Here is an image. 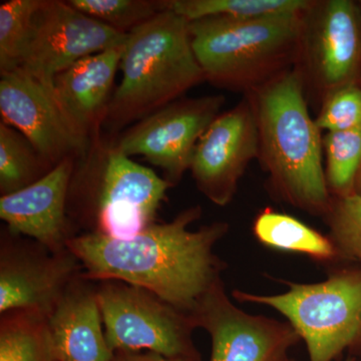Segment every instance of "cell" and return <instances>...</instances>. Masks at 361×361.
<instances>
[{"instance_id": "603a6c76", "label": "cell", "mask_w": 361, "mask_h": 361, "mask_svg": "<svg viewBox=\"0 0 361 361\" xmlns=\"http://www.w3.org/2000/svg\"><path fill=\"white\" fill-rule=\"evenodd\" d=\"M68 4L125 35L167 9L166 0H70Z\"/></svg>"}, {"instance_id": "2e32d148", "label": "cell", "mask_w": 361, "mask_h": 361, "mask_svg": "<svg viewBox=\"0 0 361 361\" xmlns=\"http://www.w3.org/2000/svg\"><path fill=\"white\" fill-rule=\"evenodd\" d=\"M123 47L80 59L59 73L52 82L54 103L73 134L87 148L103 133Z\"/></svg>"}, {"instance_id": "6da1fadb", "label": "cell", "mask_w": 361, "mask_h": 361, "mask_svg": "<svg viewBox=\"0 0 361 361\" xmlns=\"http://www.w3.org/2000/svg\"><path fill=\"white\" fill-rule=\"evenodd\" d=\"M201 215L200 206L190 207L130 239L77 235L68 249L87 279L120 280L142 287L192 315L222 282L224 263L214 248L229 230L227 223L214 222L191 231L190 226Z\"/></svg>"}, {"instance_id": "d6986e66", "label": "cell", "mask_w": 361, "mask_h": 361, "mask_svg": "<svg viewBox=\"0 0 361 361\" xmlns=\"http://www.w3.org/2000/svg\"><path fill=\"white\" fill-rule=\"evenodd\" d=\"M0 361H59L47 317L30 310L1 313Z\"/></svg>"}, {"instance_id": "8992f818", "label": "cell", "mask_w": 361, "mask_h": 361, "mask_svg": "<svg viewBox=\"0 0 361 361\" xmlns=\"http://www.w3.org/2000/svg\"><path fill=\"white\" fill-rule=\"evenodd\" d=\"M233 296L285 316L305 342L310 361H334L361 344V270L336 271L319 283H289L278 295L235 290Z\"/></svg>"}, {"instance_id": "30bf717a", "label": "cell", "mask_w": 361, "mask_h": 361, "mask_svg": "<svg viewBox=\"0 0 361 361\" xmlns=\"http://www.w3.org/2000/svg\"><path fill=\"white\" fill-rule=\"evenodd\" d=\"M224 104L222 94L180 97L115 135L116 148L130 158L144 157L174 187L191 168L198 142Z\"/></svg>"}, {"instance_id": "f1b7e54d", "label": "cell", "mask_w": 361, "mask_h": 361, "mask_svg": "<svg viewBox=\"0 0 361 361\" xmlns=\"http://www.w3.org/2000/svg\"><path fill=\"white\" fill-rule=\"evenodd\" d=\"M286 361H294V360H290V358H288V360H287ZM345 361H355V360H353V358H348V360H346Z\"/></svg>"}, {"instance_id": "7402d4cb", "label": "cell", "mask_w": 361, "mask_h": 361, "mask_svg": "<svg viewBox=\"0 0 361 361\" xmlns=\"http://www.w3.org/2000/svg\"><path fill=\"white\" fill-rule=\"evenodd\" d=\"M322 142L330 195L342 198L355 193L356 180L361 170V130L327 133Z\"/></svg>"}, {"instance_id": "44dd1931", "label": "cell", "mask_w": 361, "mask_h": 361, "mask_svg": "<svg viewBox=\"0 0 361 361\" xmlns=\"http://www.w3.org/2000/svg\"><path fill=\"white\" fill-rule=\"evenodd\" d=\"M312 0H166L167 8L188 21L225 16L262 18L306 11Z\"/></svg>"}, {"instance_id": "d4e9b609", "label": "cell", "mask_w": 361, "mask_h": 361, "mask_svg": "<svg viewBox=\"0 0 361 361\" xmlns=\"http://www.w3.org/2000/svg\"><path fill=\"white\" fill-rule=\"evenodd\" d=\"M324 220L341 257L361 262V195L353 193L342 198L332 197Z\"/></svg>"}, {"instance_id": "ffe728a7", "label": "cell", "mask_w": 361, "mask_h": 361, "mask_svg": "<svg viewBox=\"0 0 361 361\" xmlns=\"http://www.w3.org/2000/svg\"><path fill=\"white\" fill-rule=\"evenodd\" d=\"M30 142L18 130L0 123V194L16 193L52 170Z\"/></svg>"}, {"instance_id": "7c38bea8", "label": "cell", "mask_w": 361, "mask_h": 361, "mask_svg": "<svg viewBox=\"0 0 361 361\" xmlns=\"http://www.w3.org/2000/svg\"><path fill=\"white\" fill-rule=\"evenodd\" d=\"M257 157V120L251 99L243 94L202 135L190 171L199 191L215 205L224 207L234 198L240 180Z\"/></svg>"}, {"instance_id": "7a4b0ae2", "label": "cell", "mask_w": 361, "mask_h": 361, "mask_svg": "<svg viewBox=\"0 0 361 361\" xmlns=\"http://www.w3.org/2000/svg\"><path fill=\"white\" fill-rule=\"evenodd\" d=\"M258 128V157L279 200L324 217L331 205L322 165V130L311 118L295 68L248 92Z\"/></svg>"}, {"instance_id": "5b68a950", "label": "cell", "mask_w": 361, "mask_h": 361, "mask_svg": "<svg viewBox=\"0 0 361 361\" xmlns=\"http://www.w3.org/2000/svg\"><path fill=\"white\" fill-rule=\"evenodd\" d=\"M304 11L190 21L192 47L206 82L246 94L295 68Z\"/></svg>"}, {"instance_id": "8fae6325", "label": "cell", "mask_w": 361, "mask_h": 361, "mask_svg": "<svg viewBox=\"0 0 361 361\" xmlns=\"http://www.w3.org/2000/svg\"><path fill=\"white\" fill-rule=\"evenodd\" d=\"M82 274V264L68 249L51 252L6 226L0 231V314L30 310L49 317Z\"/></svg>"}, {"instance_id": "3957f363", "label": "cell", "mask_w": 361, "mask_h": 361, "mask_svg": "<svg viewBox=\"0 0 361 361\" xmlns=\"http://www.w3.org/2000/svg\"><path fill=\"white\" fill-rule=\"evenodd\" d=\"M170 184L126 156L115 135L102 134L77 159L68 215L78 235L130 239L157 223Z\"/></svg>"}, {"instance_id": "9a60e30c", "label": "cell", "mask_w": 361, "mask_h": 361, "mask_svg": "<svg viewBox=\"0 0 361 361\" xmlns=\"http://www.w3.org/2000/svg\"><path fill=\"white\" fill-rule=\"evenodd\" d=\"M77 159L68 157L30 186L0 197V218L7 229L51 252L68 249V241L78 235L66 209Z\"/></svg>"}, {"instance_id": "5bb4252c", "label": "cell", "mask_w": 361, "mask_h": 361, "mask_svg": "<svg viewBox=\"0 0 361 361\" xmlns=\"http://www.w3.org/2000/svg\"><path fill=\"white\" fill-rule=\"evenodd\" d=\"M2 123L25 135L52 168L87 148L71 132L49 90L21 68L0 73Z\"/></svg>"}, {"instance_id": "484cf974", "label": "cell", "mask_w": 361, "mask_h": 361, "mask_svg": "<svg viewBox=\"0 0 361 361\" xmlns=\"http://www.w3.org/2000/svg\"><path fill=\"white\" fill-rule=\"evenodd\" d=\"M314 120L327 133L361 130V87L349 85L332 92L323 101Z\"/></svg>"}, {"instance_id": "ba28073f", "label": "cell", "mask_w": 361, "mask_h": 361, "mask_svg": "<svg viewBox=\"0 0 361 361\" xmlns=\"http://www.w3.org/2000/svg\"><path fill=\"white\" fill-rule=\"evenodd\" d=\"M361 65V16L350 0H312L303 13L295 68L307 101L322 106L332 92L356 84Z\"/></svg>"}, {"instance_id": "4316f807", "label": "cell", "mask_w": 361, "mask_h": 361, "mask_svg": "<svg viewBox=\"0 0 361 361\" xmlns=\"http://www.w3.org/2000/svg\"><path fill=\"white\" fill-rule=\"evenodd\" d=\"M113 361H202L199 357H167L149 351L142 353H116Z\"/></svg>"}, {"instance_id": "4fadbf2b", "label": "cell", "mask_w": 361, "mask_h": 361, "mask_svg": "<svg viewBox=\"0 0 361 361\" xmlns=\"http://www.w3.org/2000/svg\"><path fill=\"white\" fill-rule=\"evenodd\" d=\"M193 317L211 337L210 361H286L300 336L289 323L251 315L234 305L223 281L209 292Z\"/></svg>"}, {"instance_id": "e0dca14e", "label": "cell", "mask_w": 361, "mask_h": 361, "mask_svg": "<svg viewBox=\"0 0 361 361\" xmlns=\"http://www.w3.org/2000/svg\"><path fill=\"white\" fill-rule=\"evenodd\" d=\"M59 361H113L104 334L96 281L82 275L47 317Z\"/></svg>"}, {"instance_id": "277c9868", "label": "cell", "mask_w": 361, "mask_h": 361, "mask_svg": "<svg viewBox=\"0 0 361 361\" xmlns=\"http://www.w3.org/2000/svg\"><path fill=\"white\" fill-rule=\"evenodd\" d=\"M189 25L167 8L128 35L103 132L116 135L205 82Z\"/></svg>"}, {"instance_id": "9c48e42d", "label": "cell", "mask_w": 361, "mask_h": 361, "mask_svg": "<svg viewBox=\"0 0 361 361\" xmlns=\"http://www.w3.org/2000/svg\"><path fill=\"white\" fill-rule=\"evenodd\" d=\"M127 39L128 35L78 11L68 1L42 0L33 16L20 68L51 94L59 73L87 56L123 45Z\"/></svg>"}, {"instance_id": "ac0fdd59", "label": "cell", "mask_w": 361, "mask_h": 361, "mask_svg": "<svg viewBox=\"0 0 361 361\" xmlns=\"http://www.w3.org/2000/svg\"><path fill=\"white\" fill-rule=\"evenodd\" d=\"M253 232L263 245L278 250L305 254L320 262H331L341 257L329 237L295 217L270 208L265 209L256 217Z\"/></svg>"}, {"instance_id": "52a82bcc", "label": "cell", "mask_w": 361, "mask_h": 361, "mask_svg": "<svg viewBox=\"0 0 361 361\" xmlns=\"http://www.w3.org/2000/svg\"><path fill=\"white\" fill-rule=\"evenodd\" d=\"M104 334L114 353L149 351L167 357H199L192 334L193 315L142 287L97 281Z\"/></svg>"}, {"instance_id": "83f0119b", "label": "cell", "mask_w": 361, "mask_h": 361, "mask_svg": "<svg viewBox=\"0 0 361 361\" xmlns=\"http://www.w3.org/2000/svg\"><path fill=\"white\" fill-rule=\"evenodd\" d=\"M355 193L361 195V170L355 184Z\"/></svg>"}, {"instance_id": "cb8c5ba5", "label": "cell", "mask_w": 361, "mask_h": 361, "mask_svg": "<svg viewBox=\"0 0 361 361\" xmlns=\"http://www.w3.org/2000/svg\"><path fill=\"white\" fill-rule=\"evenodd\" d=\"M42 0H9L0 4V73L20 68L35 11Z\"/></svg>"}]
</instances>
